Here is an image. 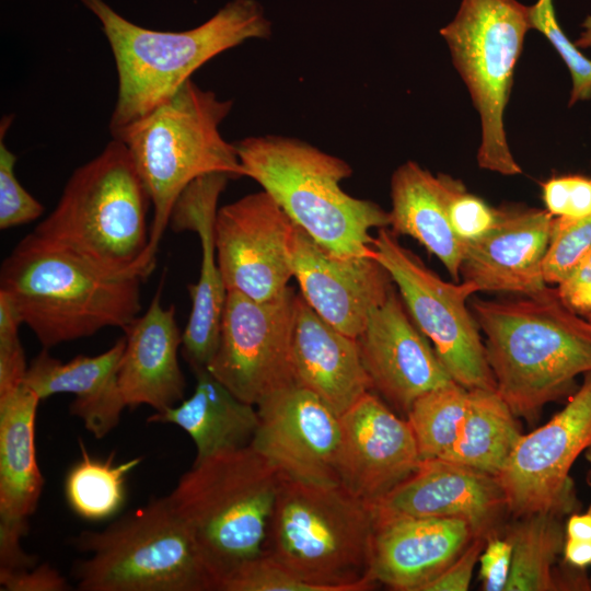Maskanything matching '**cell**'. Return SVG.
I'll return each mask as SVG.
<instances>
[{"label": "cell", "mask_w": 591, "mask_h": 591, "mask_svg": "<svg viewBox=\"0 0 591 591\" xmlns=\"http://www.w3.org/2000/svg\"><path fill=\"white\" fill-rule=\"evenodd\" d=\"M591 447V371L577 392L545 425L522 434L496 476L508 513L544 512L564 517L579 502L570 477L576 460Z\"/></svg>", "instance_id": "13"}, {"label": "cell", "mask_w": 591, "mask_h": 591, "mask_svg": "<svg viewBox=\"0 0 591 591\" xmlns=\"http://www.w3.org/2000/svg\"><path fill=\"white\" fill-rule=\"evenodd\" d=\"M125 345L123 336L100 355H80L65 363L43 348L28 366L23 384L40 399L61 393L74 395L70 414L102 439L117 427L126 407L118 385Z\"/></svg>", "instance_id": "25"}, {"label": "cell", "mask_w": 591, "mask_h": 591, "mask_svg": "<svg viewBox=\"0 0 591 591\" xmlns=\"http://www.w3.org/2000/svg\"><path fill=\"white\" fill-rule=\"evenodd\" d=\"M297 299L291 287L268 301L227 292L218 347L206 369L241 401L256 406L296 384L292 338Z\"/></svg>", "instance_id": "12"}, {"label": "cell", "mask_w": 591, "mask_h": 591, "mask_svg": "<svg viewBox=\"0 0 591 591\" xmlns=\"http://www.w3.org/2000/svg\"><path fill=\"white\" fill-rule=\"evenodd\" d=\"M235 148L244 176L321 246L339 257H374L370 232L389 228L390 213L344 192L340 183L352 174L345 160L286 136H251Z\"/></svg>", "instance_id": "4"}, {"label": "cell", "mask_w": 591, "mask_h": 591, "mask_svg": "<svg viewBox=\"0 0 591 591\" xmlns=\"http://www.w3.org/2000/svg\"><path fill=\"white\" fill-rule=\"evenodd\" d=\"M42 399L26 385L0 396V520L26 521L37 508L44 478L35 453Z\"/></svg>", "instance_id": "28"}, {"label": "cell", "mask_w": 591, "mask_h": 591, "mask_svg": "<svg viewBox=\"0 0 591 591\" xmlns=\"http://www.w3.org/2000/svg\"><path fill=\"white\" fill-rule=\"evenodd\" d=\"M496 224L464 245L460 275L482 292L533 296L547 283L543 265L553 216L546 209L500 207Z\"/></svg>", "instance_id": "20"}, {"label": "cell", "mask_w": 591, "mask_h": 591, "mask_svg": "<svg viewBox=\"0 0 591 591\" xmlns=\"http://www.w3.org/2000/svg\"><path fill=\"white\" fill-rule=\"evenodd\" d=\"M582 32L573 42L579 49H591V15H588L581 24Z\"/></svg>", "instance_id": "47"}, {"label": "cell", "mask_w": 591, "mask_h": 591, "mask_svg": "<svg viewBox=\"0 0 591 591\" xmlns=\"http://www.w3.org/2000/svg\"><path fill=\"white\" fill-rule=\"evenodd\" d=\"M372 247L452 380L467 390H496L484 339L467 304L470 297L478 292L475 285L443 280L403 246L389 228L378 230Z\"/></svg>", "instance_id": "11"}, {"label": "cell", "mask_w": 591, "mask_h": 591, "mask_svg": "<svg viewBox=\"0 0 591 591\" xmlns=\"http://www.w3.org/2000/svg\"><path fill=\"white\" fill-rule=\"evenodd\" d=\"M339 485L373 505L409 477L421 457L407 419L371 392L340 415Z\"/></svg>", "instance_id": "16"}, {"label": "cell", "mask_w": 591, "mask_h": 591, "mask_svg": "<svg viewBox=\"0 0 591 591\" xmlns=\"http://www.w3.org/2000/svg\"><path fill=\"white\" fill-rule=\"evenodd\" d=\"M27 532V521L0 520V572L21 571L35 567L36 560L26 554L21 540Z\"/></svg>", "instance_id": "44"}, {"label": "cell", "mask_w": 591, "mask_h": 591, "mask_svg": "<svg viewBox=\"0 0 591 591\" xmlns=\"http://www.w3.org/2000/svg\"><path fill=\"white\" fill-rule=\"evenodd\" d=\"M486 536L475 535L462 554L444 570L427 582L420 591H466L473 570L479 561L486 544Z\"/></svg>", "instance_id": "40"}, {"label": "cell", "mask_w": 591, "mask_h": 591, "mask_svg": "<svg viewBox=\"0 0 591 591\" xmlns=\"http://www.w3.org/2000/svg\"><path fill=\"white\" fill-rule=\"evenodd\" d=\"M374 520L459 518L475 535L497 533L508 513L505 494L493 475L443 459L421 460L416 471L371 505Z\"/></svg>", "instance_id": "18"}, {"label": "cell", "mask_w": 591, "mask_h": 591, "mask_svg": "<svg viewBox=\"0 0 591 591\" xmlns=\"http://www.w3.org/2000/svg\"><path fill=\"white\" fill-rule=\"evenodd\" d=\"M561 555L569 567L583 571L591 566V542L565 537Z\"/></svg>", "instance_id": "45"}, {"label": "cell", "mask_w": 591, "mask_h": 591, "mask_svg": "<svg viewBox=\"0 0 591 591\" xmlns=\"http://www.w3.org/2000/svg\"><path fill=\"white\" fill-rule=\"evenodd\" d=\"M149 194L126 146L112 139L77 167L54 210L34 230L101 270L147 279Z\"/></svg>", "instance_id": "5"}, {"label": "cell", "mask_w": 591, "mask_h": 591, "mask_svg": "<svg viewBox=\"0 0 591 591\" xmlns=\"http://www.w3.org/2000/svg\"><path fill=\"white\" fill-rule=\"evenodd\" d=\"M357 340L372 389L405 414L419 396L453 381L395 288Z\"/></svg>", "instance_id": "17"}, {"label": "cell", "mask_w": 591, "mask_h": 591, "mask_svg": "<svg viewBox=\"0 0 591 591\" xmlns=\"http://www.w3.org/2000/svg\"><path fill=\"white\" fill-rule=\"evenodd\" d=\"M530 30L529 7L517 0H462L454 19L440 30L480 118L477 163L506 176L522 173L508 144L503 114Z\"/></svg>", "instance_id": "10"}, {"label": "cell", "mask_w": 591, "mask_h": 591, "mask_svg": "<svg viewBox=\"0 0 591 591\" xmlns=\"http://www.w3.org/2000/svg\"><path fill=\"white\" fill-rule=\"evenodd\" d=\"M297 224L266 192L248 194L218 209L215 243L228 291L268 301L293 277Z\"/></svg>", "instance_id": "14"}, {"label": "cell", "mask_w": 591, "mask_h": 591, "mask_svg": "<svg viewBox=\"0 0 591 591\" xmlns=\"http://www.w3.org/2000/svg\"><path fill=\"white\" fill-rule=\"evenodd\" d=\"M73 545L89 556L73 573L83 591H210L217 581L169 496L153 498Z\"/></svg>", "instance_id": "9"}, {"label": "cell", "mask_w": 591, "mask_h": 591, "mask_svg": "<svg viewBox=\"0 0 591 591\" xmlns=\"http://www.w3.org/2000/svg\"><path fill=\"white\" fill-rule=\"evenodd\" d=\"M557 290L561 300L577 314L587 317L591 313V246L570 275L557 285Z\"/></svg>", "instance_id": "43"}, {"label": "cell", "mask_w": 591, "mask_h": 591, "mask_svg": "<svg viewBox=\"0 0 591 591\" xmlns=\"http://www.w3.org/2000/svg\"><path fill=\"white\" fill-rule=\"evenodd\" d=\"M22 324L9 298L0 291V396L24 383L28 367L19 337Z\"/></svg>", "instance_id": "37"}, {"label": "cell", "mask_w": 591, "mask_h": 591, "mask_svg": "<svg viewBox=\"0 0 591 591\" xmlns=\"http://www.w3.org/2000/svg\"><path fill=\"white\" fill-rule=\"evenodd\" d=\"M584 457L590 465V468L587 475V482L591 486V447L584 452Z\"/></svg>", "instance_id": "48"}, {"label": "cell", "mask_w": 591, "mask_h": 591, "mask_svg": "<svg viewBox=\"0 0 591 591\" xmlns=\"http://www.w3.org/2000/svg\"><path fill=\"white\" fill-rule=\"evenodd\" d=\"M545 209L555 218L578 220L591 213V176L564 174L541 183Z\"/></svg>", "instance_id": "38"}, {"label": "cell", "mask_w": 591, "mask_h": 591, "mask_svg": "<svg viewBox=\"0 0 591 591\" xmlns=\"http://www.w3.org/2000/svg\"><path fill=\"white\" fill-rule=\"evenodd\" d=\"M193 372V394L173 407L155 412L147 421L172 424L186 431L196 448L194 463L250 447L259 421L256 406L237 398L206 368Z\"/></svg>", "instance_id": "27"}, {"label": "cell", "mask_w": 591, "mask_h": 591, "mask_svg": "<svg viewBox=\"0 0 591 591\" xmlns=\"http://www.w3.org/2000/svg\"><path fill=\"white\" fill-rule=\"evenodd\" d=\"M126 345L118 385L126 407L148 405L155 412L184 399L185 378L178 362L182 335L175 308L162 305L160 285L147 311L125 329Z\"/></svg>", "instance_id": "23"}, {"label": "cell", "mask_w": 591, "mask_h": 591, "mask_svg": "<svg viewBox=\"0 0 591 591\" xmlns=\"http://www.w3.org/2000/svg\"><path fill=\"white\" fill-rule=\"evenodd\" d=\"M500 209L467 192L462 183L449 205V218L455 235L465 244L486 234L497 222Z\"/></svg>", "instance_id": "39"}, {"label": "cell", "mask_w": 591, "mask_h": 591, "mask_svg": "<svg viewBox=\"0 0 591 591\" xmlns=\"http://www.w3.org/2000/svg\"><path fill=\"white\" fill-rule=\"evenodd\" d=\"M283 475L251 445L194 463L169 495L220 582L264 553Z\"/></svg>", "instance_id": "8"}, {"label": "cell", "mask_w": 591, "mask_h": 591, "mask_svg": "<svg viewBox=\"0 0 591 591\" xmlns=\"http://www.w3.org/2000/svg\"><path fill=\"white\" fill-rule=\"evenodd\" d=\"M565 537L591 542V505L584 512H572L569 514L565 526Z\"/></svg>", "instance_id": "46"}, {"label": "cell", "mask_w": 591, "mask_h": 591, "mask_svg": "<svg viewBox=\"0 0 591 591\" xmlns=\"http://www.w3.org/2000/svg\"><path fill=\"white\" fill-rule=\"evenodd\" d=\"M137 276L105 273L34 231L2 262L0 291L43 348L125 329L141 311Z\"/></svg>", "instance_id": "3"}, {"label": "cell", "mask_w": 591, "mask_h": 591, "mask_svg": "<svg viewBox=\"0 0 591 591\" xmlns=\"http://www.w3.org/2000/svg\"><path fill=\"white\" fill-rule=\"evenodd\" d=\"M80 459L65 478V497L70 509L80 518L101 521L115 515L126 501L127 475L142 457L115 464L114 455L106 459L91 456L82 440Z\"/></svg>", "instance_id": "31"}, {"label": "cell", "mask_w": 591, "mask_h": 591, "mask_svg": "<svg viewBox=\"0 0 591 591\" xmlns=\"http://www.w3.org/2000/svg\"><path fill=\"white\" fill-rule=\"evenodd\" d=\"M496 392L517 417L531 421L591 371V323L557 288L517 300L474 299Z\"/></svg>", "instance_id": "1"}, {"label": "cell", "mask_w": 591, "mask_h": 591, "mask_svg": "<svg viewBox=\"0 0 591 591\" xmlns=\"http://www.w3.org/2000/svg\"><path fill=\"white\" fill-rule=\"evenodd\" d=\"M14 117L5 115L0 123V229L8 230L38 219L45 208L19 182L14 166L16 155L4 141Z\"/></svg>", "instance_id": "34"}, {"label": "cell", "mask_w": 591, "mask_h": 591, "mask_svg": "<svg viewBox=\"0 0 591 591\" xmlns=\"http://www.w3.org/2000/svg\"><path fill=\"white\" fill-rule=\"evenodd\" d=\"M374 529L371 505L341 485L283 475L263 554L322 591L370 590Z\"/></svg>", "instance_id": "7"}, {"label": "cell", "mask_w": 591, "mask_h": 591, "mask_svg": "<svg viewBox=\"0 0 591 591\" xmlns=\"http://www.w3.org/2000/svg\"><path fill=\"white\" fill-rule=\"evenodd\" d=\"M484 591H505L512 565V544L497 533L487 536L479 557Z\"/></svg>", "instance_id": "41"}, {"label": "cell", "mask_w": 591, "mask_h": 591, "mask_svg": "<svg viewBox=\"0 0 591 591\" xmlns=\"http://www.w3.org/2000/svg\"><path fill=\"white\" fill-rule=\"evenodd\" d=\"M219 591H322L265 554L246 561L224 578Z\"/></svg>", "instance_id": "36"}, {"label": "cell", "mask_w": 591, "mask_h": 591, "mask_svg": "<svg viewBox=\"0 0 591 591\" xmlns=\"http://www.w3.org/2000/svg\"><path fill=\"white\" fill-rule=\"evenodd\" d=\"M292 369L296 384L316 394L338 415L373 390L357 338L323 320L300 293L292 338Z\"/></svg>", "instance_id": "24"}, {"label": "cell", "mask_w": 591, "mask_h": 591, "mask_svg": "<svg viewBox=\"0 0 591 591\" xmlns=\"http://www.w3.org/2000/svg\"><path fill=\"white\" fill-rule=\"evenodd\" d=\"M232 105L190 79L113 138L126 146L153 207L148 248L153 264L173 207L193 181L211 173L244 176L235 143L220 132Z\"/></svg>", "instance_id": "6"}, {"label": "cell", "mask_w": 591, "mask_h": 591, "mask_svg": "<svg viewBox=\"0 0 591 591\" xmlns=\"http://www.w3.org/2000/svg\"><path fill=\"white\" fill-rule=\"evenodd\" d=\"M468 405V390L451 381L419 396L407 412L421 460L441 459L453 447Z\"/></svg>", "instance_id": "32"}, {"label": "cell", "mask_w": 591, "mask_h": 591, "mask_svg": "<svg viewBox=\"0 0 591 591\" xmlns=\"http://www.w3.org/2000/svg\"><path fill=\"white\" fill-rule=\"evenodd\" d=\"M462 184L447 174L434 176L414 161L399 165L391 178L390 230L408 235L439 258L457 281L464 243L455 235L449 205Z\"/></svg>", "instance_id": "26"}, {"label": "cell", "mask_w": 591, "mask_h": 591, "mask_svg": "<svg viewBox=\"0 0 591 591\" xmlns=\"http://www.w3.org/2000/svg\"><path fill=\"white\" fill-rule=\"evenodd\" d=\"M231 177L211 173L193 181L177 198L169 227L174 232L194 231L201 247L198 280L188 286L192 310L182 335V354L192 370L207 368L219 343L227 299L217 262L215 222L220 194Z\"/></svg>", "instance_id": "21"}, {"label": "cell", "mask_w": 591, "mask_h": 591, "mask_svg": "<svg viewBox=\"0 0 591 591\" xmlns=\"http://www.w3.org/2000/svg\"><path fill=\"white\" fill-rule=\"evenodd\" d=\"M586 318L591 323V313Z\"/></svg>", "instance_id": "49"}, {"label": "cell", "mask_w": 591, "mask_h": 591, "mask_svg": "<svg viewBox=\"0 0 591 591\" xmlns=\"http://www.w3.org/2000/svg\"><path fill=\"white\" fill-rule=\"evenodd\" d=\"M293 277L304 301L327 323L358 338L370 313L394 288L389 271L375 257H339L297 225Z\"/></svg>", "instance_id": "19"}, {"label": "cell", "mask_w": 591, "mask_h": 591, "mask_svg": "<svg viewBox=\"0 0 591 591\" xmlns=\"http://www.w3.org/2000/svg\"><path fill=\"white\" fill-rule=\"evenodd\" d=\"M512 544V565L505 591L564 590L563 576L554 568L563 552L565 526L554 513L518 517L506 528Z\"/></svg>", "instance_id": "30"}, {"label": "cell", "mask_w": 591, "mask_h": 591, "mask_svg": "<svg viewBox=\"0 0 591 591\" xmlns=\"http://www.w3.org/2000/svg\"><path fill=\"white\" fill-rule=\"evenodd\" d=\"M591 246V213L573 221L553 218L543 271L546 283L559 285Z\"/></svg>", "instance_id": "35"}, {"label": "cell", "mask_w": 591, "mask_h": 591, "mask_svg": "<svg viewBox=\"0 0 591 591\" xmlns=\"http://www.w3.org/2000/svg\"><path fill=\"white\" fill-rule=\"evenodd\" d=\"M256 408L254 450L289 478L339 485L340 415L298 384L273 393Z\"/></svg>", "instance_id": "15"}, {"label": "cell", "mask_w": 591, "mask_h": 591, "mask_svg": "<svg viewBox=\"0 0 591 591\" xmlns=\"http://www.w3.org/2000/svg\"><path fill=\"white\" fill-rule=\"evenodd\" d=\"M475 536L459 518L375 521L371 576L393 590L420 589L456 559Z\"/></svg>", "instance_id": "22"}, {"label": "cell", "mask_w": 591, "mask_h": 591, "mask_svg": "<svg viewBox=\"0 0 591 591\" xmlns=\"http://www.w3.org/2000/svg\"><path fill=\"white\" fill-rule=\"evenodd\" d=\"M531 28L538 31L553 45L571 76L568 106L591 99V59L586 57L560 27L553 0H537L529 7Z\"/></svg>", "instance_id": "33"}, {"label": "cell", "mask_w": 591, "mask_h": 591, "mask_svg": "<svg viewBox=\"0 0 591 591\" xmlns=\"http://www.w3.org/2000/svg\"><path fill=\"white\" fill-rule=\"evenodd\" d=\"M99 20L117 71L112 138L172 97L217 55L248 39L267 38L270 22L255 0H232L197 27L166 32L139 26L104 0H81Z\"/></svg>", "instance_id": "2"}, {"label": "cell", "mask_w": 591, "mask_h": 591, "mask_svg": "<svg viewBox=\"0 0 591 591\" xmlns=\"http://www.w3.org/2000/svg\"><path fill=\"white\" fill-rule=\"evenodd\" d=\"M1 590L5 591H65L70 589L67 579L60 572L42 564L21 571L0 572Z\"/></svg>", "instance_id": "42"}, {"label": "cell", "mask_w": 591, "mask_h": 591, "mask_svg": "<svg viewBox=\"0 0 591 591\" xmlns=\"http://www.w3.org/2000/svg\"><path fill=\"white\" fill-rule=\"evenodd\" d=\"M517 416L496 390H468L457 438L441 459L497 476L522 433Z\"/></svg>", "instance_id": "29"}]
</instances>
